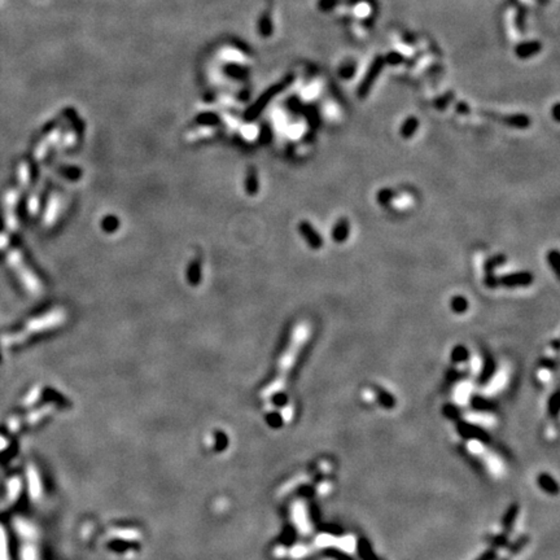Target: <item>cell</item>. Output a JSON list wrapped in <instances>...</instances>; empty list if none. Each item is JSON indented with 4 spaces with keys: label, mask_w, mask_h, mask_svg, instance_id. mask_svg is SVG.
Returning a JSON list of instances; mask_svg holds the SVG:
<instances>
[{
    "label": "cell",
    "mask_w": 560,
    "mask_h": 560,
    "mask_svg": "<svg viewBox=\"0 0 560 560\" xmlns=\"http://www.w3.org/2000/svg\"><path fill=\"white\" fill-rule=\"evenodd\" d=\"M309 337V326L306 323H300L297 327L293 331L292 339L289 341V345L287 348V350L284 352V354L282 356L280 360V365H279L278 375H276L275 380L271 382V385L265 390V397H270L274 395L276 392H279L283 386L285 385V380L288 376L289 370L293 367L296 360H297L298 354L304 348L305 343L308 340Z\"/></svg>",
    "instance_id": "1"
},
{
    "label": "cell",
    "mask_w": 560,
    "mask_h": 560,
    "mask_svg": "<svg viewBox=\"0 0 560 560\" xmlns=\"http://www.w3.org/2000/svg\"><path fill=\"white\" fill-rule=\"evenodd\" d=\"M384 65H385L384 57H382V56H376L375 60L373 61V64L370 65L366 75H365V78H363L362 82H361L360 87H358V97H360V99H365V97L370 94V91H371V88H373L376 79L379 78L380 73H381L382 68H384Z\"/></svg>",
    "instance_id": "2"
},
{
    "label": "cell",
    "mask_w": 560,
    "mask_h": 560,
    "mask_svg": "<svg viewBox=\"0 0 560 560\" xmlns=\"http://www.w3.org/2000/svg\"><path fill=\"white\" fill-rule=\"evenodd\" d=\"M497 283L498 285H506V287H527L533 283V275L528 271L512 272V274L497 278Z\"/></svg>",
    "instance_id": "3"
},
{
    "label": "cell",
    "mask_w": 560,
    "mask_h": 560,
    "mask_svg": "<svg viewBox=\"0 0 560 560\" xmlns=\"http://www.w3.org/2000/svg\"><path fill=\"white\" fill-rule=\"evenodd\" d=\"M300 232L302 233V236L305 237L306 243L313 248V249H319L323 245V240L319 236V233L315 231V228L311 226L308 222H302L300 223Z\"/></svg>",
    "instance_id": "4"
},
{
    "label": "cell",
    "mask_w": 560,
    "mask_h": 560,
    "mask_svg": "<svg viewBox=\"0 0 560 560\" xmlns=\"http://www.w3.org/2000/svg\"><path fill=\"white\" fill-rule=\"evenodd\" d=\"M541 48H542L541 43L537 42V40H533V42H525V43H522V44L516 45L515 52L518 57L528 58V57H532V56L537 55L538 52L541 51Z\"/></svg>",
    "instance_id": "5"
},
{
    "label": "cell",
    "mask_w": 560,
    "mask_h": 560,
    "mask_svg": "<svg viewBox=\"0 0 560 560\" xmlns=\"http://www.w3.org/2000/svg\"><path fill=\"white\" fill-rule=\"evenodd\" d=\"M349 222L345 218L337 220V223L335 224L334 230H332V237L336 243H344L345 240L349 236Z\"/></svg>",
    "instance_id": "6"
},
{
    "label": "cell",
    "mask_w": 560,
    "mask_h": 560,
    "mask_svg": "<svg viewBox=\"0 0 560 560\" xmlns=\"http://www.w3.org/2000/svg\"><path fill=\"white\" fill-rule=\"evenodd\" d=\"M418 127H419V121L416 120L415 117H410V118H407L401 127L402 138H405V139L411 138V136L416 133Z\"/></svg>",
    "instance_id": "7"
},
{
    "label": "cell",
    "mask_w": 560,
    "mask_h": 560,
    "mask_svg": "<svg viewBox=\"0 0 560 560\" xmlns=\"http://www.w3.org/2000/svg\"><path fill=\"white\" fill-rule=\"evenodd\" d=\"M450 306L454 313L463 314V313H466L467 309H468V301H467V298H464L463 296H454L451 298Z\"/></svg>",
    "instance_id": "8"
},
{
    "label": "cell",
    "mask_w": 560,
    "mask_h": 560,
    "mask_svg": "<svg viewBox=\"0 0 560 560\" xmlns=\"http://www.w3.org/2000/svg\"><path fill=\"white\" fill-rule=\"evenodd\" d=\"M510 125L511 126H515V127H519V129H524V127L529 126V118L528 117L523 116V114H519V116H514L511 117L509 120Z\"/></svg>",
    "instance_id": "9"
},
{
    "label": "cell",
    "mask_w": 560,
    "mask_h": 560,
    "mask_svg": "<svg viewBox=\"0 0 560 560\" xmlns=\"http://www.w3.org/2000/svg\"><path fill=\"white\" fill-rule=\"evenodd\" d=\"M548 262L551 266V269L555 274H559V252L558 250H550L548 254Z\"/></svg>",
    "instance_id": "10"
},
{
    "label": "cell",
    "mask_w": 560,
    "mask_h": 560,
    "mask_svg": "<svg viewBox=\"0 0 560 560\" xmlns=\"http://www.w3.org/2000/svg\"><path fill=\"white\" fill-rule=\"evenodd\" d=\"M259 29H261V32H262L265 36L271 34L272 26H271V18L269 17V14H263V17L261 18V22H259Z\"/></svg>",
    "instance_id": "11"
},
{
    "label": "cell",
    "mask_w": 560,
    "mask_h": 560,
    "mask_svg": "<svg viewBox=\"0 0 560 560\" xmlns=\"http://www.w3.org/2000/svg\"><path fill=\"white\" fill-rule=\"evenodd\" d=\"M505 256H496L493 257V258L488 259V262H486V272L488 274H492L493 270L496 269L497 266H499L501 263L505 262Z\"/></svg>",
    "instance_id": "12"
},
{
    "label": "cell",
    "mask_w": 560,
    "mask_h": 560,
    "mask_svg": "<svg viewBox=\"0 0 560 560\" xmlns=\"http://www.w3.org/2000/svg\"><path fill=\"white\" fill-rule=\"evenodd\" d=\"M393 198H394V192L390 191V189H382L377 194V200L381 205L389 204V201H392Z\"/></svg>",
    "instance_id": "13"
},
{
    "label": "cell",
    "mask_w": 560,
    "mask_h": 560,
    "mask_svg": "<svg viewBox=\"0 0 560 560\" xmlns=\"http://www.w3.org/2000/svg\"><path fill=\"white\" fill-rule=\"evenodd\" d=\"M384 61L389 65H398L403 61V57H402V55H399L398 52H390L384 57Z\"/></svg>",
    "instance_id": "14"
},
{
    "label": "cell",
    "mask_w": 560,
    "mask_h": 560,
    "mask_svg": "<svg viewBox=\"0 0 560 560\" xmlns=\"http://www.w3.org/2000/svg\"><path fill=\"white\" fill-rule=\"evenodd\" d=\"M339 4V0H319L318 6L322 10H330Z\"/></svg>",
    "instance_id": "15"
},
{
    "label": "cell",
    "mask_w": 560,
    "mask_h": 560,
    "mask_svg": "<svg viewBox=\"0 0 560 560\" xmlns=\"http://www.w3.org/2000/svg\"><path fill=\"white\" fill-rule=\"evenodd\" d=\"M453 358H454V360H457V361H462V360H466V358H467V353H466V350H464V349H463V348H462V347L457 348V349L454 350V353H453Z\"/></svg>",
    "instance_id": "16"
},
{
    "label": "cell",
    "mask_w": 560,
    "mask_h": 560,
    "mask_svg": "<svg viewBox=\"0 0 560 560\" xmlns=\"http://www.w3.org/2000/svg\"><path fill=\"white\" fill-rule=\"evenodd\" d=\"M558 110H559V104H555V107H554V117H555V120L559 121V112H558Z\"/></svg>",
    "instance_id": "17"
},
{
    "label": "cell",
    "mask_w": 560,
    "mask_h": 560,
    "mask_svg": "<svg viewBox=\"0 0 560 560\" xmlns=\"http://www.w3.org/2000/svg\"><path fill=\"white\" fill-rule=\"evenodd\" d=\"M537 1H540L541 4H548L549 0H537Z\"/></svg>",
    "instance_id": "18"
}]
</instances>
